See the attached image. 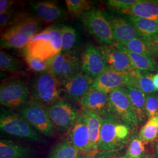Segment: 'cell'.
I'll use <instances>...</instances> for the list:
<instances>
[{"mask_svg":"<svg viewBox=\"0 0 158 158\" xmlns=\"http://www.w3.org/2000/svg\"><path fill=\"white\" fill-rule=\"evenodd\" d=\"M79 102L81 109L91 110L102 117L109 113L108 94L100 91H90Z\"/></svg>","mask_w":158,"mask_h":158,"instance_id":"cell-18","label":"cell"},{"mask_svg":"<svg viewBox=\"0 0 158 158\" xmlns=\"http://www.w3.org/2000/svg\"><path fill=\"white\" fill-rule=\"evenodd\" d=\"M79 151L64 138L51 148L47 158H77Z\"/></svg>","mask_w":158,"mask_h":158,"instance_id":"cell-26","label":"cell"},{"mask_svg":"<svg viewBox=\"0 0 158 158\" xmlns=\"http://www.w3.org/2000/svg\"><path fill=\"white\" fill-rule=\"evenodd\" d=\"M107 16L113 30L114 38L117 42H125L141 38L133 24L127 17L125 18Z\"/></svg>","mask_w":158,"mask_h":158,"instance_id":"cell-19","label":"cell"},{"mask_svg":"<svg viewBox=\"0 0 158 158\" xmlns=\"http://www.w3.org/2000/svg\"><path fill=\"white\" fill-rule=\"evenodd\" d=\"M124 88L128 93L132 107L135 111L138 124H142L148 118L145 109L147 94L134 87L127 85Z\"/></svg>","mask_w":158,"mask_h":158,"instance_id":"cell-25","label":"cell"},{"mask_svg":"<svg viewBox=\"0 0 158 158\" xmlns=\"http://www.w3.org/2000/svg\"><path fill=\"white\" fill-rule=\"evenodd\" d=\"M153 83H154L155 87L156 90L158 91V73L155 74V75H153Z\"/></svg>","mask_w":158,"mask_h":158,"instance_id":"cell-42","label":"cell"},{"mask_svg":"<svg viewBox=\"0 0 158 158\" xmlns=\"http://www.w3.org/2000/svg\"><path fill=\"white\" fill-rule=\"evenodd\" d=\"M30 100V88L25 80L13 78L6 80L1 83L0 85L1 106L17 110Z\"/></svg>","mask_w":158,"mask_h":158,"instance_id":"cell-7","label":"cell"},{"mask_svg":"<svg viewBox=\"0 0 158 158\" xmlns=\"http://www.w3.org/2000/svg\"><path fill=\"white\" fill-rule=\"evenodd\" d=\"M17 111L40 135L51 137L55 130L46 113L45 107L30 100L17 109Z\"/></svg>","mask_w":158,"mask_h":158,"instance_id":"cell-10","label":"cell"},{"mask_svg":"<svg viewBox=\"0 0 158 158\" xmlns=\"http://www.w3.org/2000/svg\"><path fill=\"white\" fill-rule=\"evenodd\" d=\"M94 80L82 72L61 80L62 98L68 102H80L91 90Z\"/></svg>","mask_w":158,"mask_h":158,"instance_id":"cell-12","label":"cell"},{"mask_svg":"<svg viewBox=\"0 0 158 158\" xmlns=\"http://www.w3.org/2000/svg\"><path fill=\"white\" fill-rule=\"evenodd\" d=\"M135 28L139 36L149 42L158 37V23L152 20L127 15Z\"/></svg>","mask_w":158,"mask_h":158,"instance_id":"cell-24","label":"cell"},{"mask_svg":"<svg viewBox=\"0 0 158 158\" xmlns=\"http://www.w3.org/2000/svg\"><path fill=\"white\" fill-rule=\"evenodd\" d=\"M139 136L144 143H150L157 139L158 137V113L142 127Z\"/></svg>","mask_w":158,"mask_h":158,"instance_id":"cell-29","label":"cell"},{"mask_svg":"<svg viewBox=\"0 0 158 158\" xmlns=\"http://www.w3.org/2000/svg\"><path fill=\"white\" fill-rule=\"evenodd\" d=\"M0 69L1 73H17L23 70V66L18 59L1 49L0 52Z\"/></svg>","mask_w":158,"mask_h":158,"instance_id":"cell-30","label":"cell"},{"mask_svg":"<svg viewBox=\"0 0 158 158\" xmlns=\"http://www.w3.org/2000/svg\"><path fill=\"white\" fill-rule=\"evenodd\" d=\"M153 55H156L158 56V37L150 42Z\"/></svg>","mask_w":158,"mask_h":158,"instance_id":"cell-40","label":"cell"},{"mask_svg":"<svg viewBox=\"0 0 158 158\" xmlns=\"http://www.w3.org/2000/svg\"><path fill=\"white\" fill-rule=\"evenodd\" d=\"M47 61V70L60 81L81 72V59L74 51L62 52Z\"/></svg>","mask_w":158,"mask_h":158,"instance_id":"cell-11","label":"cell"},{"mask_svg":"<svg viewBox=\"0 0 158 158\" xmlns=\"http://www.w3.org/2000/svg\"><path fill=\"white\" fill-rule=\"evenodd\" d=\"M131 73L135 80V87L147 95L156 93L157 90L153 81V75L150 72H143L135 70Z\"/></svg>","mask_w":158,"mask_h":158,"instance_id":"cell-27","label":"cell"},{"mask_svg":"<svg viewBox=\"0 0 158 158\" xmlns=\"http://www.w3.org/2000/svg\"><path fill=\"white\" fill-rule=\"evenodd\" d=\"M155 155H156V158H158V137L155 144Z\"/></svg>","mask_w":158,"mask_h":158,"instance_id":"cell-43","label":"cell"},{"mask_svg":"<svg viewBox=\"0 0 158 158\" xmlns=\"http://www.w3.org/2000/svg\"><path fill=\"white\" fill-rule=\"evenodd\" d=\"M62 38V52L72 51L77 40L76 31L71 27L60 25Z\"/></svg>","mask_w":158,"mask_h":158,"instance_id":"cell-33","label":"cell"},{"mask_svg":"<svg viewBox=\"0 0 158 158\" xmlns=\"http://www.w3.org/2000/svg\"><path fill=\"white\" fill-rule=\"evenodd\" d=\"M142 158H151V156L149 155H145V156H143Z\"/></svg>","mask_w":158,"mask_h":158,"instance_id":"cell-44","label":"cell"},{"mask_svg":"<svg viewBox=\"0 0 158 158\" xmlns=\"http://www.w3.org/2000/svg\"><path fill=\"white\" fill-rule=\"evenodd\" d=\"M97 152L83 153L79 152L77 158H97Z\"/></svg>","mask_w":158,"mask_h":158,"instance_id":"cell-41","label":"cell"},{"mask_svg":"<svg viewBox=\"0 0 158 158\" xmlns=\"http://www.w3.org/2000/svg\"><path fill=\"white\" fill-rule=\"evenodd\" d=\"M31 100L45 107L62 98L60 81L48 70L39 73L30 87Z\"/></svg>","mask_w":158,"mask_h":158,"instance_id":"cell-5","label":"cell"},{"mask_svg":"<svg viewBox=\"0 0 158 158\" xmlns=\"http://www.w3.org/2000/svg\"><path fill=\"white\" fill-rule=\"evenodd\" d=\"M24 13L15 11L12 9L8 11L0 14V27L1 32L15 23L18 19L23 16Z\"/></svg>","mask_w":158,"mask_h":158,"instance_id":"cell-34","label":"cell"},{"mask_svg":"<svg viewBox=\"0 0 158 158\" xmlns=\"http://www.w3.org/2000/svg\"><path fill=\"white\" fill-rule=\"evenodd\" d=\"M108 69L98 47L91 44L86 46L81 58V71L94 80Z\"/></svg>","mask_w":158,"mask_h":158,"instance_id":"cell-14","label":"cell"},{"mask_svg":"<svg viewBox=\"0 0 158 158\" xmlns=\"http://www.w3.org/2000/svg\"><path fill=\"white\" fill-rule=\"evenodd\" d=\"M109 112L130 130L135 129L138 124L136 114L124 87L108 94Z\"/></svg>","mask_w":158,"mask_h":158,"instance_id":"cell-8","label":"cell"},{"mask_svg":"<svg viewBox=\"0 0 158 158\" xmlns=\"http://www.w3.org/2000/svg\"><path fill=\"white\" fill-rule=\"evenodd\" d=\"M40 25L37 18L24 13L22 17L1 34L2 49H23L36 34Z\"/></svg>","mask_w":158,"mask_h":158,"instance_id":"cell-2","label":"cell"},{"mask_svg":"<svg viewBox=\"0 0 158 158\" xmlns=\"http://www.w3.org/2000/svg\"><path fill=\"white\" fill-rule=\"evenodd\" d=\"M67 135L69 141L79 152H96L93 148L87 125L81 113Z\"/></svg>","mask_w":158,"mask_h":158,"instance_id":"cell-15","label":"cell"},{"mask_svg":"<svg viewBox=\"0 0 158 158\" xmlns=\"http://www.w3.org/2000/svg\"><path fill=\"white\" fill-rule=\"evenodd\" d=\"M45 109L55 131L63 135L68 134L81 113L70 102L63 99Z\"/></svg>","mask_w":158,"mask_h":158,"instance_id":"cell-9","label":"cell"},{"mask_svg":"<svg viewBox=\"0 0 158 158\" xmlns=\"http://www.w3.org/2000/svg\"><path fill=\"white\" fill-rule=\"evenodd\" d=\"M29 68L35 72L41 73L48 70V61L23 55Z\"/></svg>","mask_w":158,"mask_h":158,"instance_id":"cell-36","label":"cell"},{"mask_svg":"<svg viewBox=\"0 0 158 158\" xmlns=\"http://www.w3.org/2000/svg\"><path fill=\"white\" fill-rule=\"evenodd\" d=\"M81 114L85 118L87 125L93 149L94 152H98L100 141L102 117L98 114L87 109H81Z\"/></svg>","mask_w":158,"mask_h":158,"instance_id":"cell-21","label":"cell"},{"mask_svg":"<svg viewBox=\"0 0 158 158\" xmlns=\"http://www.w3.org/2000/svg\"><path fill=\"white\" fill-rule=\"evenodd\" d=\"M65 3L69 14L75 18L81 17L92 9L90 2L87 0H66Z\"/></svg>","mask_w":158,"mask_h":158,"instance_id":"cell-32","label":"cell"},{"mask_svg":"<svg viewBox=\"0 0 158 158\" xmlns=\"http://www.w3.org/2000/svg\"><path fill=\"white\" fill-rule=\"evenodd\" d=\"M130 128L111 113L102 117L98 151L123 149L130 138Z\"/></svg>","mask_w":158,"mask_h":158,"instance_id":"cell-3","label":"cell"},{"mask_svg":"<svg viewBox=\"0 0 158 158\" xmlns=\"http://www.w3.org/2000/svg\"><path fill=\"white\" fill-rule=\"evenodd\" d=\"M125 49L132 53L147 56H153L150 42L138 38L125 42H118Z\"/></svg>","mask_w":158,"mask_h":158,"instance_id":"cell-28","label":"cell"},{"mask_svg":"<svg viewBox=\"0 0 158 158\" xmlns=\"http://www.w3.org/2000/svg\"><path fill=\"white\" fill-rule=\"evenodd\" d=\"M96 156L97 158H128L123 149L98 151Z\"/></svg>","mask_w":158,"mask_h":158,"instance_id":"cell-38","label":"cell"},{"mask_svg":"<svg viewBox=\"0 0 158 158\" xmlns=\"http://www.w3.org/2000/svg\"><path fill=\"white\" fill-rule=\"evenodd\" d=\"M33 155L29 147L6 139L0 140V158H31Z\"/></svg>","mask_w":158,"mask_h":158,"instance_id":"cell-23","label":"cell"},{"mask_svg":"<svg viewBox=\"0 0 158 158\" xmlns=\"http://www.w3.org/2000/svg\"><path fill=\"white\" fill-rule=\"evenodd\" d=\"M15 1L11 0H1L0 1V14L8 11L12 9Z\"/></svg>","mask_w":158,"mask_h":158,"instance_id":"cell-39","label":"cell"},{"mask_svg":"<svg viewBox=\"0 0 158 158\" xmlns=\"http://www.w3.org/2000/svg\"><path fill=\"white\" fill-rule=\"evenodd\" d=\"M145 109L147 117L152 118L158 113V94L155 93L146 96Z\"/></svg>","mask_w":158,"mask_h":158,"instance_id":"cell-35","label":"cell"},{"mask_svg":"<svg viewBox=\"0 0 158 158\" xmlns=\"http://www.w3.org/2000/svg\"><path fill=\"white\" fill-rule=\"evenodd\" d=\"M80 19L90 34L106 45H113L116 42L107 15L101 10L92 8L85 12Z\"/></svg>","mask_w":158,"mask_h":158,"instance_id":"cell-6","label":"cell"},{"mask_svg":"<svg viewBox=\"0 0 158 158\" xmlns=\"http://www.w3.org/2000/svg\"><path fill=\"white\" fill-rule=\"evenodd\" d=\"M113 46L119 51L123 52L128 56L136 70L143 72H151L158 70V64L153 56H147L132 53L125 49L117 42Z\"/></svg>","mask_w":158,"mask_h":158,"instance_id":"cell-22","label":"cell"},{"mask_svg":"<svg viewBox=\"0 0 158 158\" xmlns=\"http://www.w3.org/2000/svg\"><path fill=\"white\" fill-rule=\"evenodd\" d=\"M135 80L131 73H121L108 69L94 79L91 90H97L108 94L127 85L135 87Z\"/></svg>","mask_w":158,"mask_h":158,"instance_id":"cell-13","label":"cell"},{"mask_svg":"<svg viewBox=\"0 0 158 158\" xmlns=\"http://www.w3.org/2000/svg\"><path fill=\"white\" fill-rule=\"evenodd\" d=\"M30 4L38 19L45 23H51L59 22L66 17L65 10L56 1H34Z\"/></svg>","mask_w":158,"mask_h":158,"instance_id":"cell-17","label":"cell"},{"mask_svg":"<svg viewBox=\"0 0 158 158\" xmlns=\"http://www.w3.org/2000/svg\"><path fill=\"white\" fill-rule=\"evenodd\" d=\"M98 48L109 69L125 73H131L135 70L128 56L115 46L104 45Z\"/></svg>","mask_w":158,"mask_h":158,"instance_id":"cell-16","label":"cell"},{"mask_svg":"<svg viewBox=\"0 0 158 158\" xmlns=\"http://www.w3.org/2000/svg\"><path fill=\"white\" fill-rule=\"evenodd\" d=\"M0 128L3 132L9 135L35 142H46L44 137L13 109L1 107Z\"/></svg>","mask_w":158,"mask_h":158,"instance_id":"cell-4","label":"cell"},{"mask_svg":"<svg viewBox=\"0 0 158 158\" xmlns=\"http://www.w3.org/2000/svg\"><path fill=\"white\" fill-rule=\"evenodd\" d=\"M145 143L139 135H132L129 138L126 149V155L128 158H142L145 156Z\"/></svg>","mask_w":158,"mask_h":158,"instance_id":"cell-31","label":"cell"},{"mask_svg":"<svg viewBox=\"0 0 158 158\" xmlns=\"http://www.w3.org/2000/svg\"><path fill=\"white\" fill-rule=\"evenodd\" d=\"M62 51L60 25H51L36 34L23 49V55L48 60Z\"/></svg>","mask_w":158,"mask_h":158,"instance_id":"cell-1","label":"cell"},{"mask_svg":"<svg viewBox=\"0 0 158 158\" xmlns=\"http://www.w3.org/2000/svg\"><path fill=\"white\" fill-rule=\"evenodd\" d=\"M140 0H109L108 6L112 9L124 12L138 3Z\"/></svg>","mask_w":158,"mask_h":158,"instance_id":"cell-37","label":"cell"},{"mask_svg":"<svg viewBox=\"0 0 158 158\" xmlns=\"http://www.w3.org/2000/svg\"><path fill=\"white\" fill-rule=\"evenodd\" d=\"M123 13L127 15L147 19L158 23V1L140 0Z\"/></svg>","mask_w":158,"mask_h":158,"instance_id":"cell-20","label":"cell"}]
</instances>
